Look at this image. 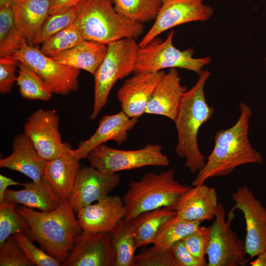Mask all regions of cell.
I'll return each instance as SVG.
<instances>
[{
	"mask_svg": "<svg viewBox=\"0 0 266 266\" xmlns=\"http://www.w3.org/2000/svg\"><path fill=\"white\" fill-rule=\"evenodd\" d=\"M239 109L240 114L236 123L215 133L213 149L206 157L205 166L192 181L193 186L202 185L210 178L227 176L240 166L263 162L261 154L253 147L249 138L252 109L244 102L240 103Z\"/></svg>",
	"mask_w": 266,
	"mask_h": 266,
	"instance_id": "6da1fadb",
	"label": "cell"
},
{
	"mask_svg": "<svg viewBox=\"0 0 266 266\" xmlns=\"http://www.w3.org/2000/svg\"><path fill=\"white\" fill-rule=\"evenodd\" d=\"M198 75L196 84L183 94L173 121L178 139L175 152L178 157L185 159L184 166L192 173L199 171L205 166L206 157L200 150L198 135L201 127L212 118L214 113L204 94L210 72L202 70Z\"/></svg>",
	"mask_w": 266,
	"mask_h": 266,
	"instance_id": "7a4b0ae2",
	"label": "cell"
},
{
	"mask_svg": "<svg viewBox=\"0 0 266 266\" xmlns=\"http://www.w3.org/2000/svg\"><path fill=\"white\" fill-rule=\"evenodd\" d=\"M16 209L29 226L27 235L62 264L65 261L75 239L83 231L68 199L48 212L36 211L24 205Z\"/></svg>",
	"mask_w": 266,
	"mask_h": 266,
	"instance_id": "3957f363",
	"label": "cell"
},
{
	"mask_svg": "<svg viewBox=\"0 0 266 266\" xmlns=\"http://www.w3.org/2000/svg\"><path fill=\"white\" fill-rule=\"evenodd\" d=\"M191 187L176 180L172 168L159 173L147 172L140 180L129 184L122 198L126 211L124 219L130 221L145 211L173 208L179 198Z\"/></svg>",
	"mask_w": 266,
	"mask_h": 266,
	"instance_id": "277c9868",
	"label": "cell"
},
{
	"mask_svg": "<svg viewBox=\"0 0 266 266\" xmlns=\"http://www.w3.org/2000/svg\"><path fill=\"white\" fill-rule=\"evenodd\" d=\"M74 23L85 40L107 45L124 38H137L144 29L143 24L118 13L112 0H87Z\"/></svg>",
	"mask_w": 266,
	"mask_h": 266,
	"instance_id": "5b68a950",
	"label": "cell"
},
{
	"mask_svg": "<svg viewBox=\"0 0 266 266\" xmlns=\"http://www.w3.org/2000/svg\"><path fill=\"white\" fill-rule=\"evenodd\" d=\"M107 46L106 54L94 75V106L89 117L92 120L105 105L115 83L134 72L139 48L134 38L122 39Z\"/></svg>",
	"mask_w": 266,
	"mask_h": 266,
	"instance_id": "8992f818",
	"label": "cell"
},
{
	"mask_svg": "<svg viewBox=\"0 0 266 266\" xmlns=\"http://www.w3.org/2000/svg\"><path fill=\"white\" fill-rule=\"evenodd\" d=\"M174 33L171 30L165 40L157 37L139 47L134 72H155L166 68H178L199 74L210 64V56L195 58L193 49L180 50L176 48L173 44Z\"/></svg>",
	"mask_w": 266,
	"mask_h": 266,
	"instance_id": "52a82bcc",
	"label": "cell"
},
{
	"mask_svg": "<svg viewBox=\"0 0 266 266\" xmlns=\"http://www.w3.org/2000/svg\"><path fill=\"white\" fill-rule=\"evenodd\" d=\"M90 166L105 173L137 169L146 166H166L168 157L159 144H148L137 150H123L102 144L92 150L87 158Z\"/></svg>",
	"mask_w": 266,
	"mask_h": 266,
	"instance_id": "ba28073f",
	"label": "cell"
},
{
	"mask_svg": "<svg viewBox=\"0 0 266 266\" xmlns=\"http://www.w3.org/2000/svg\"><path fill=\"white\" fill-rule=\"evenodd\" d=\"M234 212L226 220L223 205L219 203L212 224L206 255L208 266H243L247 263L245 242L231 228Z\"/></svg>",
	"mask_w": 266,
	"mask_h": 266,
	"instance_id": "9c48e42d",
	"label": "cell"
},
{
	"mask_svg": "<svg viewBox=\"0 0 266 266\" xmlns=\"http://www.w3.org/2000/svg\"><path fill=\"white\" fill-rule=\"evenodd\" d=\"M13 55L36 72L53 93L66 96L77 90L79 69L57 62L26 40Z\"/></svg>",
	"mask_w": 266,
	"mask_h": 266,
	"instance_id": "30bf717a",
	"label": "cell"
},
{
	"mask_svg": "<svg viewBox=\"0 0 266 266\" xmlns=\"http://www.w3.org/2000/svg\"><path fill=\"white\" fill-rule=\"evenodd\" d=\"M162 6L154 23L139 42L142 47L162 33L180 25L192 22H204L214 10L203 3V0H161Z\"/></svg>",
	"mask_w": 266,
	"mask_h": 266,
	"instance_id": "8fae6325",
	"label": "cell"
},
{
	"mask_svg": "<svg viewBox=\"0 0 266 266\" xmlns=\"http://www.w3.org/2000/svg\"><path fill=\"white\" fill-rule=\"evenodd\" d=\"M234 202L231 211H241L246 224L245 248L251 259L266 249V207L248 186L239 187L232 195Z\"/></svg>",
	"mask_w": 266,
	"mask_h": 266,
	"instance_id": "7c38bea8",
	"label": "cell"
},
{
	"mask_svg": "<svg viewBox=\"0 0 266 266\" xmlns=\"http://www.w3.org/2000/svg\"><path fill=\"white\" fill-rule=\"evenodd\" d=\"M59 121L55 111L39 109L30 116L24 125V133L46 161L55 159L71 149L68 144L62 142Z\"/></svg>",
	"mask_w": 266,
	"mask_h": 266,
	"instance_id": "4fadbf2b",
	"label": "cell"
},
{
	"mask_svg": "<svg viewBox=\"0 0 266 266\" xmlns=\"http://www.w3.org/2000/svg\"><path fill=\"white\" fill-rule=\"evenodd\" d=\"M115 249L109 233L83 231L75 239L63 266H115Z\"/></svg>",
	"mask_w": 266,
	"mask_h": 266,
	"instance_id": "5bb4252c",
	"label": "cell"
},
{
	"mask_svg": "<svg viewBox=\"0 0 266 266\" xmlns=\"http://www.w3.org/2000/svg\"><path fill=\"white\" fill-rule=\"evenodd\" d=\"M121 180L117 173H105L91 166L80 167L68 198L74 212L108 195Z\"/></svg>",
	"mask_w": 266,
	"mask_h": 266,
	"instance_id": "9a60e30c",
	"label": "cell"
},
{
	"mask_svg": "<svg viewBox=\"0 0 266 266\" xmlns=\"http://www.w3.org/2000/svg\"><path fill=\"white\" fill-rule=\"evenodd\" d=\"M165 73L164 70L135 73L125 81L117 98L128 116L137 119L145 113L148 102Z\"/></svg>",
	"mask_w": 266,
	"mask_h": 266,
	"instance_id": "2e32d148",
	"label": "cell"
},
{
	"mask_svg": "<svg viewBox=\"0 0 266 266\" xmlns=\"http://www.w3.org/2000/svg\"><path fill=\"white\" fill-rule=\"evenodd\" d=\"M77 213L83 231L110 233L124 219L126 211L122 199L119 196L107 195Z\"/></svg>",
	"mask_w": 266,
	"mask_h": 266,
	"instance_id": "e0dca14e",
	"label": "cell"
},
{
	"mask_svg": "<svg viewBox=\"0 0 266 266\" xmlns=\"http://www.w3.org/2000/svg\"><path fill=\"white\" fill-rule=\"evenodd\" d=\"M137 122V119L130 118L122 110L114 114L104 116L94 133L87 140L80 141L76 149L70 152L79 161L86 158L96 147L112 140L119 145L127 140L128 134Z\"/></svg>",
	"mask_w": 266,
	"mask_h": 266,
	"instance_id": "ac0fdd59",
	"label": "cell"
},
{
	"mask_svg": "<svg viewBox=\"0 0 266 266\" xmlns=\"http://www.w3.org/2000/svg\"><path fill=\"white\" fill-rule=\"evenodd\" d=\"M218 203L215 189L204 183L184 193L173 208L179 220L203 222L214 219Z\"/></svg>",
	"mask_w": 266,
	"mask_h": 266,
	"instance_id": "d6986e66",
	"label": "cell"
},
{
	"mask_svg": "<svg viewBox=\"0 0 266 266\" xmlns=\"http://www.w3.org/2000/svg\"><path fill=\"white\" fill-rule=\"evenodd\" d=\"M181 80L176 68L165 73L148 102L145 113L163 116L173 121L182 96L187 90Z\"/></svg>",
	"mask_w": 266,
	"mask_h": 266,
	"instance_id": "ffe728a7",
	"label": "cell"
},
{
	"mask_svg": "<svg viewBox=\"0 0 266 266\" xmlns=\"http://www.w3.org/2000/svg\"><path fill=\"white\" fill-rule=\"evenodd\" d=\"M46 161L38 153L29 137L24 133L15 137L12 153L0 160V166L20 172L32 181L37 182L44 178Z\"/></svg>",
	"mask_w": 266,
	"mask_h": 266,
	"instance_id": "44dd1931",
	"label": "cell"
},
{
	"mask_svg": "<svg viewBox=\"0 0 266 266\" xmlns=\"http://www.w3.org/2000/svg\"><path fill=\"white\" fill-rule=\"evenodd\" d=\"M17 31L22 38L32 41L50 14V0H12Z\"/></svg>",
	"mask_w": 266,
	"mask_h": 266,
	"instance_id": "7402d4cb",
	"label": "cell"
},
{
	"mask_svg": "<svg viewBox=\"0 0 266 266\" xmlns=\"http://www.w3.org/2000/svg\"><path fill=\"white\" fill-rule=\"evenodd\" d=\"M24 188L15 191L7 189L4 201L20 203L41 211L56 209L62 200L49 183L43 178L39 182L23 184Z\"/></svg>",
	"mask_w": 266,
	"mask_h": 266,
	"instance_id": "603a6c76",
	"label": "cell"
},
{
	"mask_svg": "<svg viewBox=\"0 0 266 266\" xmlns=\"http://www.w3.org/2000/svg\"><path fill=\"white\" fill-rule=\"evenodd\" d=\"M70 150L55 159L47 161L43 172L44 178L62 201L69 197L80 168L79 161Z\"/></svg>",
	"mask_w": 266,
	"mask_h": 266,
	"instance_id": "cb8c5ba5",
	"label": "cell"
},
{
	"mask_svg": "<svg viewBox=\"0 0 266 266\" xmlns=\"http://www.w3.org/2000/svg\"><path fill=\"white\" fill-rule=\"evenodd\" d=\"M107 45L85 40L76 46L50 57L57 62L94 76L107 52Z\"/></svg>",
	"mask_w": 266,
	"mask_h": 266,
	"instance_id": "d4e9b609",
	"label": "cell"
},
{
	"mask_svg": "<svg viewBox=\"0 0 266 266\" xmlns=\"http://www.w3.org/2000/svg\"><path fill=\"white\" fill-rule=\"evenodd\" d=\"M176 215L173 208L163 207L142 212L132 220L137 247L153 244L163 225Z\"/></svg>",
	"mask_w": 266,
	"mask_h": 266,
	"instance_id": "484cf974",
	"label": "cell"
},
{
	"mask_svg": "<svg viewBox=\"0 0 266 266\" xmlns=\"http://www.w3.org/2000/svg\"><path fill=\"white\" fill-rule=\"evenodd\" d=\"M109 234L116 253L115 266H132L138 247L131 221L123 219Z\"/></svg>",
	"mask_w": 266,
	"mask_h": 266,
	"instance_id": "4316f807",
	"label": "cell"
},
{
	"mask_svg": "<svg viewBox=\"0 0 266 266\" xmlns=\"http://www.w3.org/2000/svg\"><path fill=\"white\" fill-rule=\"evenodd\" d=\"M202 222L179 220L175 216L163 225L153 244L162 252L169 251L175 242L196 230Z\"/></svg>",
	"mask_w": 266,
	"mask_h": 266,
	"instance_id": "83f0119b",
	"label": "cell"
},
{
	"mask_svg": "<svg viewBox=\"0 0 266 266\" xmlns=\"http://www.w3.org/2000/svg\"><path fill=\"white\" fill-rule=\"evenodd\" d=\"M115 11L134 22L143 24L155 20L161 0H112Z\"/></svg>",
	"mask_w": 266,
	"mask_h": 266,
	"instance_id": "f1b7e54d",
	"label": "cell"
},
{
	"mask_svg": "<svg viewBox=\"0 0 266 266\" xmlns=\"http://www.w3.org/2000/svg\"><path fill=\"white\" fill-rule=\"evenodd\" d=\"M17 84L21 96L29 100H49L53 93L46 83L32 69L19 62Z\"/></svg>",
	"mask_w": 266,
	"mask_h": 266,
	"instance_id": "f546056e",
	"label": "cell"
},
{
	"mask_svg": "<svg viewBox=\"0 0 266 266\" xmlns=\"http://www.w3.org/2000/svg\"><path fill=\"white\" fill-rule=\"evenodd\" d=\"M24 40L18 33L10 3L0 5V57L13 54Z\"/></svg>",
	"mask_w": 266,
	"mask_h": 266,
	"instance_id": "4dcf8cb0",
	"label": "cell"
},
{
	"mask_svg": "<svg viewBox=\"0 0 266 266\" xmlns=\"http://www.w3.org/2000/svg\"><path fill=\"white\" fill-rule=\"evenodd\" d=\"M84 3L49 14L34 36L32 45L43 43L53 35L74 23Z\"/></svg>",
	"mask_w": 266,
	"mask_h": 266,
	"instance_id": "1f68e13d",
	"label": "cell"
},
{
	"mask_svg": "<svg viewBox=\"0 0 266 266\" xmlns=\"http://www.w3.org/2000/svg\"><path fill=\"white\" fill-rule=\"evenodd\" d=\"M81 32L73 23L42 43L40 50L49 57L66 51L84 41Z\"/></svg>",
	"mask_w": 266,
	"mask_h": 266,
	"instance_id": "d6a6232c",
	"label": "cell"
},
{
	"mask_svg": "<svg viewBox=\"0 0 266 266\" xmlns=\"http://www.w3.org/2000/svg\"><path fill=\"white\" fill-rule=\"evenodd\" d=\"M16 203L5 201L0 204V246L7 238L18 233L26 235L29 228L15 208Z\"/></svg>",
	"mask_w": 266,
	"mask_h": 266,
	"instance_id": "836d02e7",
	"label": "cell"
},
{
	"mask_svg": "<svg viewBox=\"0 0 266 266\" xmlns=\"http://www.w3.org/2000/svg\"><path fill=\"white\" fill-rule=\"evenodd\" d=\"M132 266H179L171 250L160 251L153 245L135 255Z\"/></svg>",
	"mask_w": 266,
	"mask_h": 266,
	"instance_id": "e575fe53",
	"label": "cell"
},
{
	"mask_svg": "<svg viewBox=\"0 0 266 266\" xmlns=\"http://www.w3.org/2000/svg\"><path fill=\"white\" fill-rule=\"evenodd\" d=\"M24 252L27 258L33 266H59L62 263L56 258L36 247L32 240L24 233H18L13 235Z\"/></svg>",
	"mask_w": 266,
	"mask_h": 266,
	"instance_id": "d590c367",
	"label": "cell"
},
{
	"mask_svg": "<svg viewBox=\"0 0 266 266\" xmlns=\"http://www.w3.org/2000/svg\"><path fill=\"white\" fill-rule=\"evenodd\" d=\"M0 266H33L13 235L0 246Z\"/></svg>",
	"mask_w": 266,
	"mask_h": 266,
	"instance_id": "8d00e7d4",
	"label": "cell"
},
{
	"mask_svg": "<svg viewBox=\"0 0 266 266\" xmlns=\"http://www.w3.org/2000/svg\"><path fill=\"white\" fill-rule=\"evenodd\" d=\"M210 237V227L200 226L196 230L182 239L192 255L199 261L207 262V253Z\"/></svg>",
	"mask_w": 266,
	"mask_h": 266,
	"instance_id": "74e56055",
	"label": "cell"
},
{
	"mask_svg": "<svg viewBox=\"0 0 266 266\" xmlns=\"http://www.w3.org/2000/svg\"><path fill=\"white\" fill-rule=\"evenodd\" d=\"M19 61L13 54L0 58V93L5 94L10 92L13 83L16 81V67Z\"/></svg>",
	"mask_w": 266,
	"mask_h": 266,
	"instance_id": "f35d334b",
	"label": "cell"
},
{
	"mask_svg": "<svg viewBox=\"0 0 266 266\" xmlns=\"http://www.w3.org/2000/svg\"><path fill=\"white\" fill-rule=\"evenodd\" d=\"M170 250L179 266H208L207 262H202L189 252L182 240L175 242Z\"/></svg>",
	"mask_w": 266,
	"mask_h": 266,
	"instance_id": "ab89813d",
	"label": "cell"
},
{
	"mask_svg": "<svg viewBox=\"0 0 266 266\" xmlns=\"http://www.w3.org/2000/svg\"><path fill=\"white\" fill-rule=\"evenodd\" d=\"M87 0H50V14L82 3Z\"/></svg>",
	"mask_w": 266,
	"mask_h": 266,
	"instance_id": "60d3db41",
	"label": "cell"
},
{
	"mask_svg": "<svg viewBox=\"0 0 266 266\" xmlns=\"http://www.w3.org/2000/svg\"><path fill=\"white\" fill-rule=\"evenodd\" d=\"M23 185L9 177L0 174V204L5 202L4 194L8 186Z\"/></svg>",
	"mask_w": 266,
	"mask_h": 266,
	"instance_id": "b9f144b4",
	"label": "cell"
},
{
	"mask_svg": "<svg viewBox=\"0 0 266 266\" xmlns=\"http://www.w3.org/2000/svg\"><path fill=\"white\" fill-rule=\"evenodd\" d=\"M251 266H266V249L256 256V259L250 262Z\"/></svg>",
	"mask_w": 266,
	"mask_h": 266,
	"instance_id": "7bdbcfd3",
	"label": "cell"
},
{
	"mask_svg": "<svg viewBox=\"0 0 266 266\" xmlns=\"http://www.w3.org/2000/svg\"><path fill=\"white\" fill-rule=\"evenodd\" d=\"M12 0H0V5L10 3Z\"/></svg>",
	"mask_w": 266,
	"mask_h": 266,
	"instance_id": "ee69618b",
	"label": "cell"
},
{
	"mask_svg": "<svg viewBox=\"0 0 266 266\" xmlns=\"http://www.w3.org/2000/svg\"><path fill=\"white\" fill-rule=\"evenodd\" d=\"M265 65H266V57H265Z\"/></svg>",
	"mask_w": 266,
	"mask_h": 266,
	"instance_id": "f6af8a7d",
	"label": "cell"
}]
</instances>
